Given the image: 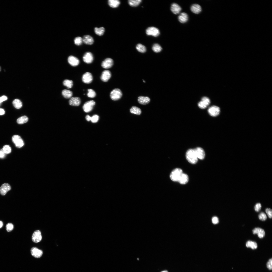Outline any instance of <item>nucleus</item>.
I'll list each match as a JSON object with an SVG mask.
<instances>
[{"mask_svg": "<svg viewBox=\"0 0 272 272\" xmlns=\"http://www.w3.org/2000/svg\"><path fill=\"white\" fill-rule=\"evenodd\" d=\"M186 156L188 161L191 164H195L197 162L198 158L194 149L188 150L186 153Z\"/></svg>", "mask_w": 272, "mask_h": 272, "instance_id": "obj_1", "label": "nucleus"}, {"mask_svg": "<svg viewBox=\"0 0 272 272\" xmlns=\"http://www.w3.org/2000/svg\"><path fill=\"white\" fill-rule=\"evenodd\" d=\"M182 173V171L181 169H175L171 173L170 176V178L173 181H178Z\"/></svg>", "mask_w": 272, "mask_h": 272, "instance_id": "obj_2", "label": "nucleus"}, {"mask_svg": "<svg viewBox=\"0 0 272 272\" xmlns=\"http://www.w3.org/2000/svg\"><path fill=\"white\" fill-rule=\"evenodd\" d=\"M122 92L119 89H116L112 91L110 93V97L112 100L117 101L120 99L122 97Z\"/></svg>", "mask_w": 272, "mask_h": 272, "instance_id": "obj_3", "label": "nucleus"}, {"mask_svg": "<svg viewBox=\"0 0 272 272\" xmlns=\"http://www.w3.org/2000/svg\"><path fill=\"white\" fill-rule=\"evenodd\" d=\"M12 141L17 147L20 148L24 145L23 140L20 136L17 135L13 136L12 137Z\"/></svg>", "mask_w": 272, "mask_h": 272, "instance_id": "obj_4", "label": "nucleus"}, {"mask_svg": "<svg viewBox=\"0 0 272 272\" xmlns=\"http://www.w3.org/2000/svg\"><path fill=\"white\" fill-rule=\"evenodd\" d=\"M146 33L148 35L157 37L159 35L160 32L157 28L154 27H151L147 29Z\"/></svg>", "mask_w": 272, "mask_h": 272, "instance_id": "obj_5", "label": "nucleus"}, {"mask_svg": "<svg viewBox=\"0 0 272 272\" xmlns=\"http://www.w3.org/2000/svg\"><path fill=\"white\" fill-rule=\"evenodd\" d=\"M95 104V102L93 100H91L87 102L84 104L83 106L84 111L86 113L90 112L92 110Z\"/></svg>", "mask_w": 272, "mask_h": 272, "instance_id": "obj_6", "label": "nucleus"}, {"mask_svg": "<svg viewBox=\"0 0 272 272\" xmlns=\"http://www.w3.org/2000/svg\"><path fill=\"white\" fill-rule=\"evenodd\" d=\"M208 112L209 114L212 116L215 117L218 116L220 114V109L218 106H213L210 107Z\"/></svg>", "mask_w": 272, "mask_h": 272, "instance_id": "obj_7", "label": "nucleus"}, {"mask_svg": "<svg viewBox=\"0 0 272 272\" xmlns=\"http://www.w3.org/2000/svg\"><path fill=\"white\" fill-rule=\"evenodd\" d=\"M211 103L210 99L206 97H203L201 100L198 103L199 107L201 109H204L208 106Z\"/></svg>", "mask_w": 272, "mask_h": 272, "instance_id": "obj_8", "label": "nucleus"}, {"mask_svg": "<svg viewBox=\"0 0 272 272\" xmlns=\"http://www.w3.org/2000/svg\"><path fill=\"white\" fill-rule=\"evenodd\" d=\"M113 60L110 58H107L102 62L101 66L105 69H109L113 66L114 65Z\"/></svg>", "mask_w": 272, "mask_h": 272, "instance_id": "obj_9", "label": "nucleus"}, {"mask_svg": "<svg viewBox=\"0 0 272 272\" xmlns=\"http://www.w3.org/2000/svg\"><path fill=\"white\" fill-rule=\"evenodd\" d=\"M42 239L41 232L39 230L35 231L32 237V241L34 242L37 243L40 242Z\"/></svg>", "mask_w": 272, "mask_h": 272, "instance_id": "obj_10", "label": "nucleus"}, {"mask_svg": "<svg viewBox=\"0 0 272 272\" xmlns=\"http://www.w3.org/2000/svg\"><path fill=\"white\" fill-rule=\"evenodd\" d=\"M30 252L32 255L37 258L41 257L43 254V251L42 250L36 247L32 248Z\"/></svg>", "mask_w": 272, "mask_h": 272, "instance_id": "obj_11", "label": "nucleus"}, {"mask_svg": "<svg viewBox=\"0 0 272 272\" xmlns=\"http://www.w3.org/2000/svg\"><path fill=\"white\" fill-rule=\"evenodd\" d=\"M83 82L86 84L91 83L93 80V77L91 73L89 72H87L85 73L82 77Z\"/></svg>", "mask_w": 272, "mask_h": 272, "instance_id": "obj_12", "label": "nucleus"}, {"mask_svg": "<svg viewBox=\"0 0 272 272\" xmlns=\"http://www.w3.org/2000/svg\"><path fill=\"white\" fill-rule=\"evenodd\" d=\"M11 189V186L9 184L4 183L0 187V194L2 196H4Z\"/></svg>", "mask_w": 272, "mask_h": 272, "instance_id": "obj_13", "label": "nucleus"}, {"mask_svg": "<svg viewBox=\"0 0 272 272\" xmlns=\"http://www.w3.org/2000/svg\"><path fill=\"white\" fill-rule=\"evenodd\" d=\"M194 150L198 159L202 160L204 158L205 153L203 149L200 147H198Z\"/></svg>", "mask_w": 272, "mask_h": 272, "instance_id": "obj_14", "label": "nucleus"}, {"mask_svg": "<svg viewBox=\"0 0 272 272\" xmlns=\"http://www.w3.org/2000/svg\"><path fill=\"white\" fill-rule=\"evenodd\" d=\"M111 76V73L110 71L108 70H104L102 74L101 79L102 81L106 82L110 78Z\"/></svg>", "mask_w": 272, "mask_h": 272, "instance_id": "obj_15", "label": "nucleus"}, {"mask_svg": "<svg viewBox=\"0 0 272 272\" xmlns=\"http://www.w3.org/2000/svg\"><path fill=\"white\" fill-rule=\"evenodd\" d=\"M93 57L92 54L90 52H87L84 55L83 57V60L87 63H90L92 62Z\"/></svg>", "mask_w": 272, "mask_h": 272, "instance_id": "obj_16", "label": "nucleus"}, {"mask_svg": "<svg viewBox=\"0 0 272 272\" xmlns=\"http://www.w3.org/2000/svg\"><path fill=\"white\" fill-rule=\"evenodd\" d=\"M68 61L70 64L73 67L77 66L80 62L77 58L73 56H70L68 57Z\"/></svg>", "mask_w": 272, "mask_h": 272, "instance_id": "obj_17", "label": "nucleus"}, {"mask_svg": "<svg viewBox=\"0 0 272 272\" xmlns=\"http://www.w3.org/2000/svg\"><path fill=\"white\" fill-rule=\"evenodd\" d=\"M254 234H257L259 237L260 238H263L265 236V232L263 229L259 228H255L252 231Z\"/></svg>", "mask_w": 272, "mask_h": 272, "instance_id": "obj_18", "label": "nucleus"}, {"mask_svg": "<svg viewBox=\"0 0 272 272\" xmlns=\"http://www.w3.org/2000/svg\"><path fill=\"white\" fill-rule=\"evenodd\" d=\"M81 103L80 98L77 97L71 98L69 101V104L70 105L76 106L79 105Z\"/></svg>", "mask_w": 272, "mask_h": 272, "instance_id": "obj_19", "label": "nucleus"}, {"mask_svg": "<svg viewBox=\"0 0 272 272\" xmlns=\"http://www.w3.org/2000/svg\"><path fill=\"white\" fill-rule=\"evenodd\" d=\"M171 9L172 12L174 14H177L180 12L181 10V8L178 4L174 3L172 5Z\"/></svg>", "mask_w": 272, "mask_h": 272, "instance_id": "obj_20", "label": "nucleus"}, {"mask_svg": "<svg viewBox=\"0 0 272 272\" xmlns=\"http://www.w3.org/2000/svg\"><path fill=\"white\" fill-rule=\"evenodd\" d=\"M138 101L139 103L142 105H146L150 102V99L148 97H144L140 96L138 97Z\"/></svg>", "mask_w": 272, "mask_h": 272, "instance_id": "obj_21", "label": "nucleus"}, {"mask_svg": "<svg viewBox=\"0 0 272 272\" xmlns=\"http://www.w3.org/2000/svg\"><path fill=\"white\" fill-rule=\"evenodd\" d=\"M83 42L87 45H92L94 42L93 38L89 35L84 36L83 38Z\"/></svg>", "mask_w": 272, "mask_h": 272, "instance_id": "obj_22", "label": "nucleus"}, {"mask_svg": "<svg viewBox=\"0 0 272 272\" xmlns=\"http://www.w3.org/2000/svg\"><path fill=\"white\" fill-rule=\"evenodd\" d=\"M178 20L179 22L182 23H184L186 22L188 20V17L187 14L186 13L183 12L181 13L179 16Z\"/></svg>", "mask_w": 272, "mask_h": 272, "instance_id": "obj_23", "label": "nucleus"}, {"mask_svg": "<svg viewBox=\"0 0 272 272\" xmlns=\"http://www.w3.org/2000/svg\"><path fill=\"white\" fill-rule=\"evenodd\" d=\"M191 10L193 13L198 14L201 11L202 8L201 6L198 4H194L192 5L190 8Z\"/></svg>", "mask_w": 272, "mask_h": 272, "instance_id": "obj_24", "label": "nucleus"}, {"mask_svg": "<svg viewBox=\"0 0 272 272\" xmlns=\"http://www.w3.org/2000/svg\"><path fill=\"white\" fill-rule=\"evenodd\" d=\"M189 179L188 176L183 173L181 176L178 182L182 184H185L187 183Z\"/></svg>", "mask_w": 272, "mask_h": 272, "instance_id": "obj_25", "label": "nucleus"}, {"mask_svg": "<svg viewBox=\"0 0 272 272\" xmlns=\"http://www.w3.org/2000/svg\"><path fill=\"white\" fill-rule=\"evenodd\" d=\"M108 4L111 7L116 8L119 6L120 2L118 0H109Z\"/></svg>", "mask_w": 272, "mask_h": 272, "instance_id": "obj_26", "label": "nucleus"}, {"mask_svg": "<svg viewBox=\"0 0 272 272\" xmlns=\"http://www.w3.org/2000/svg\"><path fill=\"white\" fill-rule=\"evenodd\" d=\"M62 93L63 96L66 99L71 98L73 95L72 92L67 90H63Z\"/></svg>", "mask_w": 272, "mask_h": 272, "instance_id": "obj_27", "label": "nucleus"}, {"mask_svg": "<svg viewBox=\"0 0 272 272\" xmlns=\"http://www.w3.org/2000/svg\"><path fill=\"white\" fill-rule=\"evenodd\" d=\"M246 245L247 247L250 248L252 249H256L258 247V245L256 242L251 241L247 242Z\"/></svg>", "mask_w": 272, "mask_h": 272, "instance_id": "obj_28", "label": "nucleus"}, {"mask_svg": "<svg viewBox=\"0 0 272 272\" xmlns=\"http://www.w3.org/2000/svg\"><path fill=\"white\" fill-rule=\"evenodd\" d=\"M94 30L95 33L96 34L99 36H101L104 34L105 32V29L103 27L100 28L96 27L94 28Z\"/></svg>", "mask_w": 272, "mask_h": 272, "instance_id": "obj_29", "label": "nucleus"}, {"mask_svg": "<svg viewBox=\"0 0 272 272\" xmlns=\"http://www.w3.org/2000/svg\"><path fill=\"white\" fill-rule=\"evenodd\" d=\"M130 112L132 114L137 115H140L141 113V111L139 108L135 106L132 107L130 109Z\"/></svg>", "mask_w": 272, "mask_h": 272, "instance_id": "obj_30", "label": "nucleus"}, {"mask_svg": "<svg viewBox=\"0 0 272 272\" xmlns=\"http://www.w3.org/2000/svg\"><path fill=\"white\" fill-rule=\"evenodd\" d=\"M13 104L14 107L17 109H20L22 106V102L18 99L14 100L13 102Z\"/></svg>", "mask_w": 272, "mask_h": 272, "instance_id": "obj_31", "label": "nucleus"}, {"mask_svg": "<svg viewBox=\"0 0 272 272\" xmlns=\"http://www.w3.org/2000/svg\"><path fill=\"white\" fill-rule=\"evenodd\" d=\"M136 48L139 52L142 53H145L147 50L146 47L140 44H138L136 46Z\"/></svg>", "mask_w": 272, "mask_h": 272, "instance_id": "obj_32", "label": "nucleus"}, {"mask_svg": "<svg viewBox=\"0 0 272 272\" xmlns=\"http://www.w3.org/2000/svg\"><path fill=\"white\" fill-rule=\"evenodd\" d=\"M153 51L155 53H158L160 52L162 49L161 47L158 44H155L152 46Z\"/></svg>", "mask_w": 272, "mask_h": 272, "instance_id": "obj_33", "label": "nucleus"}, {"mask_svg": "<svg viewBox=\"0 0 272 272\" xmlns=\"http://www.w3.org/2000/svg\"><path fill=\"white\" fill-rule=\"evenodd\" d=\"M28 120V118L26 116L22 117L18 119L17 123L19 124H23L27 122Z\"/></svg>", "mask_w": 272, "mask_h": 272, "instance_id": "obj_34", "label": "nucleus"}, {"mask_svg": "<svg viewBox=\"0 0 272 272\" xmlns=\"http://www.w3.org/2000/svg\"><path fill=\"white\" fill-rule=\"evenodd\" d=\"M141 0H130L128 1L129 4L132 7L138 6L141 3Z\"/></svg>", "mask_w": 272, "mask_h": 272, "instance_id": "obj_35", "label": "nucleus"}, {"mask_svg": "<svg viewBox=\"0 0 272 272\" xmlns=\"http://www.w3.org/2000/svg\"><path fill=\"white\" fill-rule=\"evenodd\" d=\"M63 84L64 86H66L68 89L72 88L73 85V81L67 79L63 81Z\"/></svg>", "mask_w": 272, "mask_h": 272, "instance_id": "obj_36", "label": "nucleus"}, {"mask_svg": "<svg viewBox=\"0 0 272 272\" xmlns=\"http://www.w3.org/2000/svg\"><path fill=\"white\" fill-rule=\"evenodd\" d=\"M88 91L87 95L88 97L92 98L95 97L96 93L94 90L91 89H88Z\"/></svg>", "mask_w": 272, "mask_h": 272, "instance_id": "obj_37", "label": "nucleus"}, {"mask_svg": "<svg viewBox=\"0 0 272 272\" xmlns=\"http://www.w3.org/2000/svg\"><path fill=\"white\" fill-rule=\"evenodd\" d=\"M74 42L75 44L77 45H81L83 42V38L80 37H77L75 38Z\"/></svg>", "mask_w": 272, "mask_h": 272, "instance_id": "obj_38", "label": "nucleus"}, {"mask_svg": "<svg viewBox=\"0 0 272 272\" xmlns=\"http://www.w3.org/2000/svg\"><path fill=\"white\" fill-rule=\"evenodd\" d=\"M2 150L5 154H8L10 153L11 151V148L9 146L5 145L3 147Z\"/></svg>", "mask_w": 272, "mask_h": 272, "instance_id": "obj_39", "label": "nucleus"}, {"mask_svg": "<svg viewBox=\"0 0 272 272\" xmlns=\"http://www.w3.org/2000/svg\"><path fill=\"white\" fill-rule=\"evenodd\" d=\"M14 228L13 225L11 223H8L6 226V230L8 232H10L12 231L13 229Z\"/></svg>", "mask_w": 272, "mask_h": 272, "instance_id": "obj_40", "label": "nucleus"}, {"mask_svg": "<svg viewBox=\"0 0 272 272\" xmlns=\"http://www.w3.org/2000/svg\"><path fill=\"white\" fill-rule=\"evenodd\" d=\"M259 219L262 221H264L267 219V216L263 212L261 213L259 215Z\"/></svg>", "mask_w": 272, "mask_h": 272, "instance_id": "obj_41", "label": "nucleus"}, {"mask_svg": "<svg viewBox=\"0 0 272 272\" xmlns=\"http://www.w3.org/2000/svg\"><path fill=\"white\" fill-rule=\"evenodd\" d=\"M99 119V116L97 115L93 116L91 117V121L93 123L97 122Z\"/></svg>", "mask_w": 272, "mask_h": 272, "instance_id": "obj_42", "label": "nucleus"}, {"mask_svg": "<svg viewBox=\"0 0 272 272\" xmlns=\"http://www.w3.org/2000/svg\"><path fill=\"white\" fill-rule=\"evenodd\" d=\"M262 205L261 203H258L256 204L254 207V209L256 212H259L261 210Z\"/></svg>", "mask_w": 272, "mask_h": 272, "instance_id": "obj_43", "label": "nucleus"}, {"mask_svg": "<svg viewBox=\"0 0 272 272\" xmlns=\"http://www.w3.org/2000/svg\"><path fill=\"white\" fill-rule=\"evenodd\" d=\"M266 212L270 218H272V211L271 209L269 208L267 209L266 210Z\"/></svg>", "mask_w": 272, "mask_h": 272, "instance_id": "obj_44", "label": "nucleus"}, {"mask_svg": "<svg viewBox=\"0 0 272 272\" xmlns=\"http://www.w3.org/2000/svg\"><path fill=\"white\" fill-rule=\"evenodd\" d=\"M267 268L269 270H272V259L269 260L267 263Z\"/></svg>", "mask_w": 272, "mask_h": 272, "instance_id": "obj_45", "label": "nucleus"}, {"mask_svg": "<svg viewBox=\"0 0 272 272\" xmlns=\"http://www.w3.org/2000/svg\"><path fill=\"white\" fill-rule=\"evenodd\" d=\"M212 221L213 223L214 224H217L219 222L218 218L216 216L212 218Z\"/></svg>", "mask_w": 272, "mask_h": 272, "instance_id": "obj_46", "label": "nucleus"}, {"mask_svg": "<svg viewBox=\"0 0 272 272\" xmlns=\"http://www.w3.org/2000/svg\"><path fill=\"white\" fill-rule=\"evenodd\" d=\"M5 157V154L2 150H0V158H3Z\"/></svg>", "mask_w": 272, "mask_h": 272, "instance_id": "obj_47", "label": "nucleus"}, {"mask_svg": "<svg viewBox=\"0 0 272 272\" xmlns=\"http://www.w3.org/2000/svg\"><path fill=\"white\" fill-rule=\"evenodd\" d=\"M7 99V97L6 96L3 95L1 97H0V103H1L2 102L6 100Z\"/></svg>", "mask_w": 272, "mask_h": 272, "instance_id": "obj_48", "label": "nucleus"}, {"mask_svg": "<svg viewBox=\"0 0 272 272\" xmlns=\"http://www.w3.org/2000/svg\"><path fill=\"white\" fill-rule=\"evenodd\" d=\"M5 111L3 109L0 108V115H2L4 114Z\"/></svg>", "mask_w": 272, "mask_h": 272, "instance_id": "obj_49", "label": "nucleus"}, {"mask_svg": "<svg viewBox=\"0 0 272 272\" xmlns=\"http://www.w3.org/2000/svg\"><path fill=\"white\" fill-rule=\"evenodd\" d=\"M91 117L89 115H88L86 117V119L88 121H91Z\"/></svg>", "mask_w": 272, "mask_h": 272, "instance_id": "obj_50", "label": "nucleus"}, {"mask_svg": "<svg viewBox=\"0 0 272 272\" xmlns=\"http://www.w3.org/2000/svg\"><path fill=\"white\" fill-rule=\"evenodd\" d=\"M3 224L2 221H0V229L1 228L3 227Z\"/></svg>", "mask_w": 272, "mask_h": 272, "instance_id": "obj_51", "label": "nucleus"}, {"mask_svg": "<svg viewBox=\"0 0 272 272\" xmlns=\"http://www.w3.org/2000/svg\"><path fill=\"white\" fill-rule=\"evenodd\" d=\"M161 272H168L167 271H162Z\"/></svg>", "mask_w": 272, "mask_h": 272, "instance_id": "obj_52", "label": "nucleus"}, {"mask_svg": "<svg viewBox=\"0 0 272 272\" xmlns=\"http://www.w3.org/2000/svg\"><path fill=\"white\" fill-rule=\"evenodd\" d=\"M143 82H144L146 83V82L144 80H143Z\"/></svg>", "mask_w": 272, "mask_h": 272, "instance_id": "obj_53", "label": "nucleus"}, {"mask_svg": "<svg viewBox=\"0 0 272 272\" xmlns=\"http://www.w3.org/2000/svg\"><path fill=\"white\" fill-rule=\"evenodd\" d=\"M1 70V68L0 67V71Z\"/></svg>", "mask_w": 272, "mask_h": 272, "instance_id": "obj_54", "label": "nucleus"}, {"mask_svg": "<svg viewBox=\"0 0 272 272\" xmlns=\"http://www.w3.org/2000/svg\"><path fill=\"white\" fill-rule=\"evenodd\" d=\"M0 105H1V103H0Z\"/></svg>", "mask_w": 272, "mask_h": 272, "instance_id": "obj_55", "label": "nucleus"}]
</instances>
